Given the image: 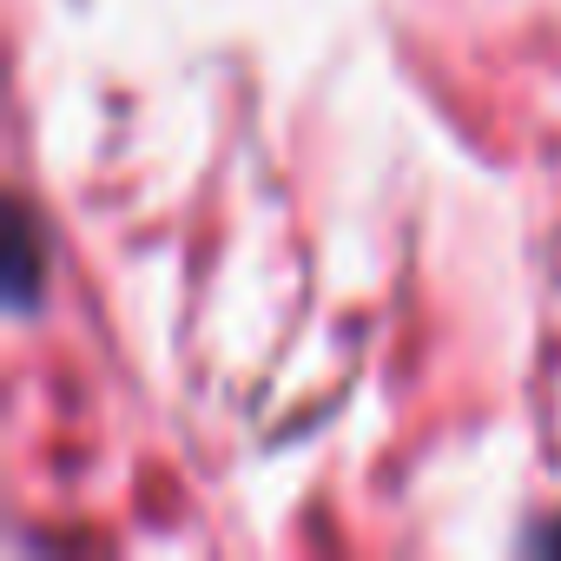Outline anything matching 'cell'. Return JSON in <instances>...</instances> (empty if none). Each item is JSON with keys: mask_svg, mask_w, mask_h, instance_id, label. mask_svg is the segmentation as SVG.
Returning <instances> with one entry per match:
<instances>
[{"mask_svg": "<svg viewBox=\"0 0 561 561\" xmlns=\"http://www.w3.org/2000/svg\"><path fill=\"white\" fill-rule=\"evenodd\" d=\"M541 548H561V528H548V535H541Z\"/></svg>", "mask_w": 561, "mask_h": 561, "instance_id": "6da1fadb", "label": "cell"}]
</instances>
